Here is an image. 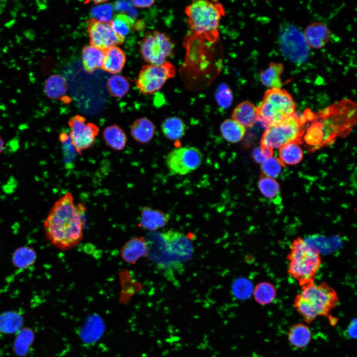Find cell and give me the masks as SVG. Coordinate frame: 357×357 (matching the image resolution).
I'll return each instance as SVG.
<instances>
[{
    "mask_svg": "<svg viewBox=\"0 0 357 357\" xmlns=\"http://www.w3.org/2000/svg\"><path fill=\"white\" fill-rule=\"evenodd\" d=\"M85 210L82 203H74L70 192L55 202L44 222L45 235L53 245L65 250L80 242L83 237Z\"/></svg>",
    "mask_w": 357,
    "mask_h": 357,
    "instance_id": "cell-1",
    "label": "cell"
},
{
    "mask_svg": "<svg viewBox=\"0 0 357 357\" xmlns=\"http://www.w3.org/2000/svg\"><path fill=\"white\" fill-rule=\"evenodd\" d=\"M300 288L294 299V307L306 324H311L318 316L330 317L339 302L336 290L326 282H314Z\"/></svg>",
    "mask_w": 357,
    "mask_h": 357,
    "instance_id": "cell-2",
    "label": "cell"
},
{
    "mask_svg": "<svg viewBox=\"0 0 357 357\" xmlns=\"http://www.w3.org/2000/svg\"><path fill=\"white\" fill-rule=\"evenodd\" d=\"M287 255V272L300 287L315 282L322 258L318 249L298 237L291 242Z\"/></svg>",
    "mask_w": 357,
    "mask_h": 357,
    "instance_id": "cell-3",
    "label": "cell"
},
{
    "mask_svg": "<svg viewBox=\"0 0 357 357\" xmlns=\"http://www.w3.org/2000/svg\"><path fill=\"white\" fill-rule=\"evenodd\" d=\"M185 13L194 35L210 43L218 40L220 22L225 14L222 3L214 0H194L186 6Z\"/></svg>",
    "mask_w": 357,
    "mask_h": 357,
    "instance_id": "cell-4",
    "label": "cell"
},
{
    "mask_svg": "<svg viewBox=\"0 0 357 357\" xmlns=\"http://www.w3.org/2000/svg\"><path fill=\"white\" fill-rule=\"evenodd\" d=\"M145 238L149 246L148 257L153 261L166 253L175 260L182 262L189 259L193 253L191 241L184 234L177 231L152 232Z\"/></svg>",
    "mask_w": 357,
    "mask_h": 357,
    "instance_id": "cell-5",
    "label": "cell"
},
{
    "mask_svg": "<svg viewBox=\"0 0 357 357\" xmlns=\"http://www.w3.org/2000/svg\"><path fill=\"white\" fill-rule=\"evenodd\" d=\"M295 109L294 100L286 90L282 88L268 89L257 107V119L269 126L294 114Z\"/></svg>",
    "mask_w": 357,
    "mask_h": 357,
    "instance_id": "cell-6",
    "label": "cell"
},
{
    "mask_svg": "<svg viewBox=\"0 0 357 357\" xmlns=\"http://www.w3.org/2000/svg\"><path fill=\"white\" fill-rule=\"evenodd\" d=\"M302 132L301 119L294 113L282 121L269 126L262 135L261 146L272 150L280 149L288 143L297 142Z\"/></svg>",
    "mask_w": 357,
    "mask_h": 357,
    "instance_id": "cell-7",
    "label": "cell"
},
{
    "mask_svg": "<svg viewBox=\"0 0 357 357\" xmlns=\"http://www.w3.org/2000/svg\"><path fill=\"white\" fill-rule=\"evenodd\" d=\"M174 43L165 34L159 31L147 33L140 45L143 59L150 64L160 65L173 54Z\"/></svg>",
    "mask_w": 357,
    "mask_h": 357,
    "instance_id": "cell-8",
    "label": "cell"
},
{
    "mask_svg": "<svg viewBox=\"0 0 357 357\" xmlns=\"http://www.w3.org/2000/svg\"><path fill=\"white\" fill-rule=\"evenodd\" d=\"M175 74L174 65L168 61L160 65H144L140 70L136 85L142 94H152L159 90Z\"/></svg>",
    "mask_w": 357,
    "mask_h": 357,
    "instance_id": "cell-9",
    "label": "cell"
},
{
    "mask_svg": "<svg viewBox=\"0 0 357 357\" xmlns=\"http://www.w3.org/2000/svg\"><path fill=\"white\" fill-rule=\"evenodd\" d=\"M203 154L196 147L184 146L173 149L168 153L166 164L174 175H184L197 169L201 164Z\"/></svg>",
    "mask_w": 357,
    "mask_h": 357,
    "instance_id": "cell-10",
    "label": "cell"
},
{
    "mask_svg": "<svg viewBox=\"0 0 357 357\" xmlns=\"http://www.w3.org/2000/svg\"><path fill=\"white\" fill-rule=\"evenodd\" d=\"M70 128L69 134L71 144L76 152L82 154L83 150L90 148L94 143L99 132L98 126L79 115L71 117L68 121Z\"/></svg>",
    "mask_w": 357,
    "mask_h": 357,
    "instance_id": "cell-11",
    "label": "cell"
},
{
    "mask_svg": "<svg viewBox=\"0 0 357 357\" xmlns=\"http://www.w3.org/2000/svg\"><path fill=\"white\" fill-rule=\"evenodd\" d=\"M280 44L284 55L295 62H302L307 59L309 47L303 33L295 27L289 26L281 34Z\"/></svg>",
    "mask_w": 357,
    "mask_h": 357,
    "instance_id": "cell-12",
    "label": "cell"
},
{
    "mask_svg": "<svg viewBox=\"0 0 357 357\" xmlns=\"http://www.w3.org/2000/svg\"><path fill=\"white\" fill-rule=\"evenodd\" d=\"M87 27L91 45L102 50L124 42V38L117 35L108 23L91 18L87 21Z\"/></svg>",
    "mask_w": 357,
    "mask_h": 357,
    "instance_id": "cell-13",
    "label": "cell"
},
{
    "mask_svg": "<svg viewBox=\"0 0 357 357\" xmlns=\"http://www.w3.org/2000/svg\"><path fill=\"white\" fill-rule=\"evenodd\" d=\"M120 254L125 262L132 264L141 258L148 257L149 246L146 238L138 237L130 239L122 246Z\"/></svg>",
    "mask_w": 357,
    "mask_h": 357,
    "instance_id": "cell-14",
    "label": "cell"
},
{
    "mask_svg": "<svg viewBox=\"0 0 357 357\" xmlns=\"http://www.w3.org/2000/svg\"><path fill=\"white\" fill-rule=\"evenodd\" d=\"M303 34L309 48L319 49L328 43L330 32L325 24L314 22L306 26Z\"/></svg>",
    "mask_w": 357,
    "mask_h": 357,
    "instance_id": "cell-15",
    "label": "cell"
},
{
    "mask_svg": "<svg viewBox=\"0 0 357 357\" xmlns=\"http://www.w3.org/2000/svg\"><path fill=\"white\" fill-rule=\"evenodd\" d=\"M169 220L170 217L166 213L145 206L141 209L138 226L143 229L154 232L164 227Z\"/></svg>",
    "mask_w": 357,
    "mask_h": 357,
    "instance_id": "cell-16",
    "label": "cell"
},
{
    "mask_svg": "<svg viewBox=\"0 0 357 357\" xmlns=\"http://www.w3.org/2000/svg\"><path fill=\"white\" fill-rule=\"evenodd\" d=\"M232 118L242 126L251 127L257 119V107L249 101H244L234 109Z\"/></svg>",
    "mask_w": 357,
    "mask_h": 357,
    "instance_id": "cell-17",
    "label": "cell"
},
{
    "mask_svg": "<svg viewBox=\"0 0 357 357\" xmlns=\"http://www.w3.org/2000/svg\"><path fill=\"white\" fill-rule=\"evenodd\" d=\"M130 131L132 138L136 141L142 144L147 143L150 142L154 136L155 126L148 118H140L133 121Z\"/></svg>",
    "mask_w": 357,
    "mask_h": 357,
    "instance_id": "cell-18",
    "label": "cell"
},
{
    "mask_svg": "<svg viewBox=\"0 0 357 357\" xmlns=\"http://www.w3.org/2000/svg\"><path fill=\"white\" fill-rule=\"evenodd\" d=\"M287 338L292 346L302 349L310 343L312 332L308 325L303 323H298L290 327L288 332Z\"/></svg>",
    "mask_w": 357,
    "mask_h": 357,
    "instance_id": "cell-19",
    "label": "cell"
},
{
    "mask_svg": "<svg viewBox=\"0 0 357 357\" xmlns=\"http://www.w3.org/2000/svg\"><path fill=\"white\" fill-rule=\"evenodd\" d=\"M102 68L105 71L115 74L123 68L126 60L123 51L118 46H113L105 50Z\"/></svg>",
    "mask_w": 357,
    "mask_h": 357,
    "instance_id": "cell-20",
    "label": "cell"
},
{
    "mask_svg": "<svg viewBox=\"0 0 357 357\" xmlns=\"http://www.w3.org/2000/svg\"><path fill=\"white\" fill-rule=\"evenodd\" d=\"M284 69L283 63L270 62L266 69L260 72L261 83L268 89L282 88L283 84L281 76Z\"/></svg>",
    "mask_w": 357,
    "mask_h": 357,
    "instance_id": "cell-21",
    "label": "cell"
},
{
    "mask_svg": "<svg viewBox=\"0 0 357 357\" xmlns=\"http://www.w3.org/2000/svg\"><path fill=\"white\" fill-rule=\"evenodd\" d=\"M103 138L108 146L118 151L125 148L127 141L125 133L116 124L108 126L104 129Z\"/></svg>",
    "mask_w": 357,
    "mask_h": 357,
    "instance_id": "cell-22",
    "label": "cell"
},
{
    "mask_svg": "<svg viewBox=\"0 0 357 357\" xmlns=\"http://www.w3.org/2000/svg\"><path fill=\"white\" fill-rule=\"evenodd\" d=\"M105 52L91 45L85 47L82 50L83 65L85 70L89 73L102 67Z\"/></svg>",
    "mask_w": 357,
    "mask_h": 357,
    "instance_id": "cell-23",
    "label": "cell"
},
{
    "mask_svg": "<svg viewBox=\"0 0 357 357\" xmlns=\"http://www.w3.org/2000/svg\"><path fill=\"white\" fill-rule=\"evenodd\" d=\"M161 130L166 138L171 140H177L184 135L186 125L180 118L171 117L166 118L162 122Z\"/></svg>",
    "mask_w": 357,
    "mask_h": 357,
    "instance_id": "cell-24",
    "label": "cell"
},
{
    "mask_svg": "<svg viewBox=\"0 0 357 357\" xmlns=\"http://www.w3.org/2000/svg\"><path fill=\"white\" fill-rule=\"evenodd\" d=\"M67 90V83L64 77L53 74L46 80L44 85L46 95L52 99H58L64 96Z\"/></svg>",
    "mask_w": 357,
    "mask_h": 357,
    "instance_id": "cell-25",
    "label": "cell"
},
{
    "mask_svg": "<svg viewBox=\"0 0 357 357\" xmlns=\"http://www.w3.org/2000/svg\"><path fill=\"white\" fill-rule=\"evenodd\" d=\"M220 131L226 141L235 143L239 142L243 138L246 129L234 119H227L221 123Z\"/></svg>",
    "mask_w": 357,
    "mask_h": 357,
    "instance_id": "cell-26",
    "label": "cell"
},
{
    "mask_svg": "<svg viewBox=\"0 0 357 357\" xmlns=\"http://www.w3.org/2000/svg\"><path fill=\"white\" fill-rule=\"evenodd\" d=\"M254 300L261 305L271 304L275 300L277 291L275 287L267 281L260 282L254 287L252 291Z\"/></svg>",
    "mask_w": 357,
    "mask_h": 357,
    "instance_id": "cell-27",
    "label": "cell"
},
{
    "mask_svg": "<svg viewBox=\"0 0 357 357\" xmlns=\"http://www.w3.org/2000/svg\"><path fill=\"white\" fill-rule=\"evenodd\" d=\"M37 254L32 247L23 246L17 248L13 253L12 262L19 270H25L32 266L36 261Z\"/></svg>",
    "mask_w": 357,
    "mask_h": 357,
    "instance_id": "cell-28",
    "label": "cell"
},
{
    "mask_svg": "<svg viewBox=\"0 0 357 357\" xmlns=\"http://www.w3.org/2000/svg\"><path fill=\"white\" fill-rule=\"evenodd\" d=\"M279 159L283 163L294 165L299 163L303 157V152L297 142L288 143L280 148Z\"/></svg>",
    "mask_w": 357,
    "mask_h": 357,
    "instance_id": "cell-29",
    "label": "cell"
},
{
    "mask_svg": "<svg viewBox=\"0 0 357 357\" xmlns=\"http://www.w3.org/2000/svg\"><path fill=\"white\" fill-rule=\"evenodd\" d=\"M23 323L22 316L15 311H6L0 314V332L11 334L17 332Z\"/></svg>",
    "mask_w": 357,
    "mask_h": 357,
    "instance_id": "cell-30",
    "label": "cell"
},
{
    "mask_svg": "<svg viewBox=\"0 0 357 357\" xmlns=\"http://www.w3.org/2000/svg\"><path fill=\"white\" fill-rule=\"evenodd\" d=\"M134 22L133 18L128 15L119 13L116 14L108 23L117 35L124 38L130 32Z\"/></svg>",
    "mask_w": 357,
    "mask_h": 357,
    "instance_id": "cell-31",
    "label": "cell"
},
{
    "mask_svg": "<svg viewBox=\"0 0 357 357\" xmlns=\"http://www.w3.org/2000/svg\"><path fill=\"white\" fill-rule=\"evenodd\" d=\"M107 87L109 93L117 98L125 96L129 89V83L126 78L121 75H115L108 80Z\"/></svg>",
    "mask_w": 357,
    "mask_h": 357,
    "instance_id": "cell-32",
    "label": "cell"
},
{
    "mask_svg": "<svg viewBox=\"0 0 357 357\" xmlns=\"http://www.w3.org/2000/svg\"><path fill=\"white\" fill-rule=\"evenodd\" d=\"M34 333L28 328L20 330L16 338L14 350L19 356H24L27 353L34 339Z\"/></svg>",
    "mask_w": 357,
    "mask_h": 357,
    "instance_id": "cell-33",
    "label": "cell"
},
{
    "mask_svg": "<svg viewBox=\"0 0 357 357\" xmlns=\"http://www.w3.org/2000/svg\"><path fill=\"white\" fill-rule=\"evenodd\" d=\"M258 187L261 193L269 199L276 198L280 194V186L274 178L262 177L258 182Z\"/></svg>",
    "mask_w": 357,
    "mask_h": 357,
    "instance_id": "cell-34",
    "label": "cell"
},
{
    "mask_svg": "<svg viewBox=\"0 0 357 357\" xmlns=\"http://www.w3.org/2000/svg\"><path fill=\"white\" fill-rule=\"evenodd\" d=\"M284 167V165L281 160L273 156L267 159L261 166L265 176L274 179L280 175Z\"/></svg>",
    "mask_w": 357,
    "mask_h": 357,
    "instance_id": "cell-35",
    "label": "cell"
},
{
    "mask_svg": "<svg viewBox=\"0 0 357 357\" xmlns=\"http://www.w3.org/2000/svg\"><path fill=\"white\" fill-rule=\"evenodd\" d=\"M92 18L100 22L109 23L112 19L113 7L110 3H101L92 8Z\"/></svg>",
    "mask_w": 357,
    "mask_h": 357,
    "instance_id": "cell-36",
    "label": "cell"
},
{
    "mask_svg": "<svg viewBox=\"0 0 357 357\" xmlns=\"http://www.w3.org/2000/svg\"><path fill=\"white\" fill-rule=\"evenodd\" d=\"M215 99L223 109L228 108L232 104L233 96L230 88L225 84H220L215 93Z\"/></svg>",
    "mask_w": 357,
    "mask_h": 357,
    "instance_id": "cell-37",
    "label": "cell"
},
{
    "mask_svg": "<svg viewBox=\"0 0 357 357\" xmlns=\"http://www.w3.org/2000/svg\"><path fill=\"white\" fill-rule=\"evenodd\" d=\"M234 295L239 299H245L251 294L253 290L249 282L243 278L237 279L233 284Z\"/></svg>",
    "mask_w": 357,
    "mask_h": 357,
    "instance_id": "cell-38",
    "label": "cell"
},
{
    "mask_svg": "<svg viewBox=\"0 0 357 357\" xmlns=\"http://www.w3.org/2000/svg\"><path fill=\"white\" fill-rule=\"evenodd\" d=\"M131 1H118L115 3V8L118 11L127 13L128 16L133 18L137 12Z\"/></svg>",
    "mask_w": 357,
    "mask_h": 357,
    "instance_id": "cell-39",
    "label": "cell"
},
{
    "mask_svg": "<svg viewBox=\"0 0 357 357\" xmlns=\"http://www.w3.org/2000/svg\"><path fill=\"white\" fill-rule=\"evenodd\" d=\"M252 156L256 162L261 164L267 159L262 152L261 146L256 147L253 149Z\"/></svg>",
    "mask_w": 357,
    "mask_h": 357,
    "instance_id": "cell-40",
    "label": "cell"
},
{
    "mask_svg": "<svg viewBox=\"0 0 357 357\" xmlns=\"http://www.w3.org/2000/svg\"><path fill=\"white\" fill-rule=\"evenodd\" d=\"M357 321L356 319H355V321H354V319L353 321L351 322V323L349 324L347 329V333L349 336L350 338H356L357 336Z\"/></svg>",
    "mask_w": 357,
    "mask_h": 357,
    "instance_id": "cell-41",
    "label": "cell"
},
{
    "mask_svg": "<svg viewBox=\"0 0 357 357\" xmlns=\"http://www.w3.org/2000/svg\"><path fill=\"white\" fill-rule=\"evenodd\" d=\"M133 5L137 7L145 8L152 5L155 2L154 0H132Z\"/></svg>",
    "mask_w": 357,
    "mask_h": 357,
    "instance_id": "cell-42",
    "label": "cell"
},
{
    "mask_svg": "<svg viewBox=\"0 0 357 357\" xmlns=\"http://www.w3.org/2000/svg\"><path fill=\"white\" fill-rule=\"evenodd\" d=\"M4 147V143L2 138L0 136V153L2 152Z\"/></svg>",
    "mask_w": 357,
    "mask_h": 357,
    "instance_id": "cell-43",
    "label": "cell"
}]
</instances>
